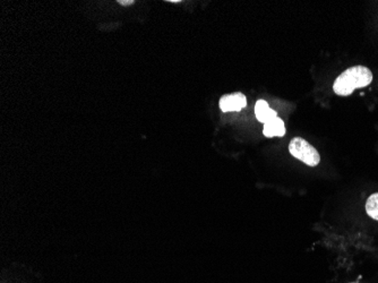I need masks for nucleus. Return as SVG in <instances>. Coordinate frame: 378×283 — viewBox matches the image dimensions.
<instances>
[{
  "instance_id": "nucleus-3",
  "label": "nucleus",
  "mask_w": 378,
  "mask_h": 283,
  "mask_svg": "<svg viewBox=\"0 0 378 283\" xmlns=\"http://www.w3.org/2000/svg\"><path fill=\"white\" fill-rule=\"evenodd\" d=\"M219 105L223 113L240 111L247 106L246 96L242 93L229 94L221 98Z\"/></svg>"
},
{
  "instance_id": "nucleus-7",
  "label": "nucleus",
  "mask_w": 378,
  "mask_h": 283,
  "mask_svg": "<svg viewBox=\"0 0 378 283\" xmlns=\"http://www.w3.org/2000/svg\"><path fill=\"white\" fill-rule=\"evenodd\" d=\"M118 4L123 6L132 5V4H134V0H126V1L125 0H119Z\"/></svg>"
},
{
  "instance_id": "nucleus-4",
  "label": "nucleus",
  "mask_w": 378,
  "mask_h": 283,
  "mask_svg": "<svg viewBox=\"0 0 378 283\" xmlns=\"http://www.w3.org/2000/svg\"><path fill=\"white\" fill-rule=\"evenodd\" d=\"M263 134L266 138H282L285 135V126L280 117L271 119L264 124Z\"/></svg>"
},
{
  "instance_id": "nucleus-6",
  "label": "nucleus",
  "mask_w": 378,
  "mask_h": 283,
  "mask_svg": "<svg viewBox=\"0 0 378 283\" xmlns=\"http://www.w3.org/2000/svg\"><path fill=\"white\" fill-rule=\"evenodd\" d=\"M366 212L374 220L378 221V192L368 197L366 203Z\"/></svg>"
},
{
  "instance_id": "nucleus-2",
  "label": "nucleus",
  "mask_w": 378,
  "mask_h": 283,
  "mask_svg": "<svg viewBox=\"0 0 378 283\" xmlns=\"http://www.w3.org/2000/svg\"><path fill=\"white\" fill-rule=\"evenodd\" d=\"M289 152L293 158L300 160L310 167H316L321 163V155L317 150L304 138H292L289 144Z\"/></svg>"
},
{
  "instance_id": "nucleus-5",
  "label": "nucleus",
  "mask_w": 378,
  "mask_h": 283,
  "mask_svg": "<svg viewBox=\"0 0 378 283\" xmlns=\"http://www.w3.org/2000/svg\"><path fill=\"white\" fill-rule=\"evenodd\" d=\"M255 115L256 118L260 121V123H267V121L271 120V119L275 118L277 117V113H275L273 109L269 107L267 102L264 101V100H258L256 102L255 106Z\"/></svg>"
},
{
  "instance_id": "nucleus-1",
  "label": "nucleus",
  "mask_w": 378,
  "mask_h": 283,
  "mask_svg": "<svg viewBox=\"0 0 378 283\" xmlns=\"http://www.w3.org/2000/svg\"><path fill=\"white\" fill-rule=\"evenodd\" d=\"M373 82V73L368 67L354 66L337 76L333 83V91L340 96L352 94L356 88H364Z\"/></svg>"
}]
</instances>
